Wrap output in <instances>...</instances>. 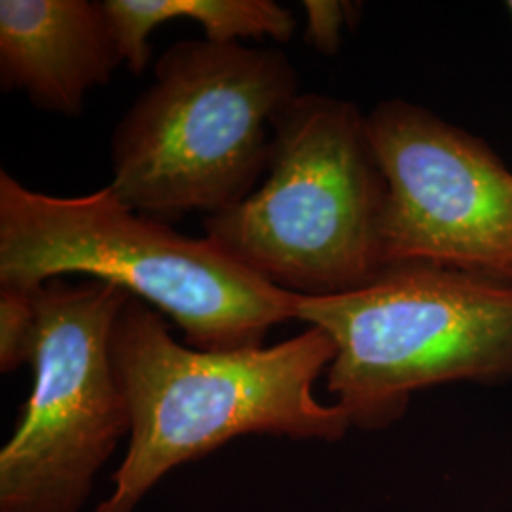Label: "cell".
<instances>
[{
	"mask_svg": "<svg viewBox=\"0 0 512 512\" xmlns=\"http://www.w3.org/2000/svg\"><path fill=\"white\" fill-rule=\"evenodd\" d=\"M33 389L0 450V512H80L129 437L112 329L131 294L55 277L35 291Z\"/></svg>",
	"mask_w": 512,
	"mask_h": 512,
	"instance_id": "obj_6",
	"label": "cell"
},
{
	"mask_svg": "<svg viewBox=\"0 0 512 512\" xmlns=\"http://www.w3.org/2000/svg\"><path fill=\"white\" fill-rule=\"evenodd\" d=\"M126 289L207 351L262 346L277 323L296 319L298 296L164 220L133 211L110 186L59 198L0 171V287L37 291L63 275Z\"/></svg>",
	"mask_w": 512,
	"mask_h": 512,
	"instance_id": "obj_2",
	"label": "cell"
},
{
	"mask_svg": "<svg viewBox=\"0 0 512 512\" xmlns=\"http://www.w3.org/2000/svg\"><path fill=\"white\" fill-rule=\"evenodd\" d=\"M507 10H509V14H511L512 16V0H509V2H507Z\"/></svg>",
	"mask_w": 512,
	"mask_h": 512,
	"instance_id": "obj_12",
	"label": "cell"
},
{
	"mask_svg": "<svg viewBox=\"0 0 512 512\" xmlns=\"http://www.w3.org/2000/svg\"><path fill=\"white\" fill-rule=\"evenodd\" d=\"M306 14L304 40L319 54L336 55L342 46V33L357 21L355 2L340 0H304Z\"/></svg>",
	"mask_w": 512,
	"mask_h": 512,
	"instance_id": "obj_11",
	"label": "cell"
},
{
	"mask_svg": "<svg viewBox=\"0 0 512 512\" xmlns=\"http://www.w3.org/2000/svg\"><path fill=\"white\" fill-rule=\"evenodd\" d=\"M298 95L281 50L181 40L112 131L109 186L152 219L230 211L268 171L275 120Z\"/></svg>",
	"mask_w": 512,
	"mask_h": 512,
	"instance_id": "obj_3",
	"label": "cell"
},
{
	"mask_svg": "<svg viewBox=\"0 0 512 512\" xmlns=\"http://www.w3.org/2000/svg\"><path fill=\"white\" fill-rule=\"evenodd\" d=\"M296 319L332 338L327 389L363 431L403 420L429 387L512 382V287L484 277L391 264L357 291L298 296Z\"/></svg>",
	"mask_w": 512,
	"mask_h": 512,
	"instance_id": "obj_5",
	"label": "cell"
},
{
	"mask_svg": "<svg viewBox=\"0 0 512 512\" xmlns=\"http://www.w3.org/2000/svg\"><path fill=\"white\" fill-rule=\"evenodd\" d=\"M385 184L366 114L300 93L277 116L268 177L203 236L275 287L308 298L351 293L384 272Z\"/></svg>",
	"mask_w": 512,
	"mask_h": 512,
	"instance_id": "obj_4",
	"label": "cell"
},
{
	"mask_svg": "<svg viewBox=\"0 0 512 512\" xmlns=\"http://www.w3.org/2000/svg\"><path fill=\"white\" fill-rule=\"evenodd\" d=\"M387 198L385 266L429 262L512 287V171L484 139L406 99L366 114Z\"/></svg>",
	"mask_w": 512,
	"mask_h": 512,
	"instance_id": "obj_7",
	"label": "cell"
},
{
	"mask_svg": "<svg viewBox=\"0 0 512 512\" xmlns=\"http://www.w3.org/2000/svg\"><path fill=\"white\" fill-rule=\"evenodd\" d=\"M129 73H145L152 55L150 33L167 21L196 19L205 40L236 44L241 38L289 42L293 12L274 0H101Z\"/></svg>",
	"mask_w": 512,
	"mask_h": 512,
	"instance_id": "obj_9",
	"label": "cell"
},
{
	"mask_svg": "<svg viewBox=\"0 0 512 512\" xmlns=\"http://www.w3.org/2000/svg\"><path fill=\"white\" fill-rule=\"evenodd\" d=\"M124 65L103 2L0 0V88L37 109L78 116Z\"/></svg>",
	"mask_w": 512,
	"mask_h": 512,
	"instance_id": "obj_8",
	"label": "cell"
},
{
	"mask_svg": "<svg viewBox=\"0 0 512 512\" xmlns=\"http://www.w3.org/2000/svg\"><path fill=\"white\" fill-rule=\"evenodd\" d=\"M110 346L128 403V450L93 512H135L173 469L239 437L338 442L351 429L342 406L315 397L336 355L319 327L275 346L207 351L177 342L160 311L129 296Z\"/></svg>",
	"mask_w": 512,
	"mask_h": 512,
	"instance_id": "obj_1",
	"label": "cell"
},
{
	"mask_svg": "<svg viewBox=\"0 0 512 512\" xmlns=\"http://www.w3.org/2000/svg\"><path fill=\"white\" fill-rule=\"evenodd\" d=\"M35 291L0 287V370L12 374L19 366L29 365L35 334L37 310Z\"/></svg>",
	"mask_w": 512,
	"mask_h": 512,
	"instance_id": "obj_10",
	"label": "cell"
}]
</instances>
